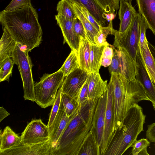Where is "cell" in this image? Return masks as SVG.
<instances>
[{"instance_id": "cell-1", "label": "cell", "mask_w": 155, "mask_h": 155, "mask_svg": "<svg viewBox=\"0 0 155 155\" xmlns=\"http://www.w3.org/2000/svg\"><path fill=\"white\" fill-rule=\"evenodd\" d=\"M0 22L15 42L28 52L41 44L42 31L38 13L32 5L11 11L3 10Z\"/></svg>"}, {"instance_id": "cell-2", "label": "cell", "mask_w": 155, "mask_h": 155, "mask_svg": "<svg viewBox=\"0 0 155 155\" xmlns=\"http://www.w3.org/2000/svg\"><path fill=\"white\" fill-rule=\"evenodd\" d=\"M98 100L89 101L74 116L58 140L54 155H78L91 130Z\"/></svg>"}, {"instance_id": "cell-3", "label": "cell", "mask_w": 155, "mask_h": 155, "mask_svg": "<svg viewBox=\"0 0 155 155\" xmlns=\"http://www.w3.org/2000/svg\"><path fill=\"white\" fill-rule=\"evenodd\" d=\"M110 74L114 90V133L122 125L133 105L142 100H150L143 88L135 78L130 81L117 73Z\"/></svg>"}, {"instance_id": "cell-4", "label": "cell", "mask_w": 155, "mask_h": 155, "mask_svg": "<svg viewBox=\"0 0 155 155\" xmlns=\"http://www.w3.org/2000/svg\"><path fill=\"white\" fill-rule=\"evenodd\" d=\"M146 115L141 107L135 104L129 109L122 124L114 133L104 155H121L131 147L143 130Z\"/></svg>"}, {"instance_id": "cell-5", "label": "cell", "mask_w": 155, "mask_h": 155, "mask_svg": "<svg viewBox=\"0 0 155 155\" xmlns=\"http://www.w3.org/2000/svg\"><path fill=\"white\" fill-rule=\"evenodd\" d=\"M65 78L59 70L51 74H43L39 81L34 84L35 101L37 104L44 108L52 106Z\"/></svg>"}, {"instance_id": "cell-6", "label": "cell", "mask_w": 155, "mask_h": 155, "mask_svg": "<svg viewBox=\"0 0 155 155\" xmlns=\"http://www.w3.org/2000/svg\"><path fill=\"white\" fill-rule=\"evenodd\" d=\"M28 52L25 48L17 43L12 58L14 64L18 66L20 74L23 82L24 99L34 102L35 98V83L32 72L33 65Z\"/></svg>"}, {"instance_id": "cell-7", "label": "cell", "mask_w": 155, "mask_h": 155, "mask_svg": "<svg viewBox=\"0 0 155 155\" xmlns=\"http://www.w3.org/2000/svg\"><path fill=\"white\" fill-rule=\"evenodd\" d=\"M141 15L137 12L134 16L127 30L123 33L114 29L113 35L114 45L117 49H124L136 63L137 56L140 50V28Z\"/></svg>"}, {"instance_id": "cell-8", "label": "cell", "mask_w": 155, "mask_h": 155, "mask_svg": "<svg viewBox=\"0 0 155 155\" xmlns=\"http://www.w3.org/2000/svg\"><path fill=\"white\" fill-rule=\"evenodd\" d=\"M114 53L109 71L111 73L119 74L130 81L135 78V63L124 49H116L114 46Z\"/></svg>"}, {"instance_id": "cell-9", "label": "cell", "mask_w": 155, "mask_h": 155, "mask_svg": "<svg viewBox=\"0 0 155 155\" xmlns=\"http://www.w3.org/2000/svg\"><path fill=\"white\" fill-rule=\"evenodd\" d=\"M55 147L50 138L45 142L19 144L2 151L0 155H54Z\"/></svg>"}, {"instance_id": "cell-10", "label": "cell", "mask_w": 155, "mask_h": 155, "mask_svg": "<svg viewBox=\"0 0 155 155\" xmlns=\"http://www.w3.org/2000/svg\"><path fill=\"white\" fill-rule=\"evenodd\" d=\"M107 100L105 115V125L101 155H104L114 134V110L113 84L110 78L107 87Z\"/></svg>"}, {"instance_id": "cell-11", "label": "cell", "mask_w": 155, "mask_h": 155, "mask_svg": "<svg viewBox=\"0 0 155 155\" xmlns=\"http://www.w3.org/2000/svg\"><path fill=\"white\" fill-rule=\"evenodd\" d=\"M107 100L106 90L98 99L94 111L91 130L100 151L103 139Z\"/></svg>"}, {"instance_id": "cell-12", "label": "cell", "mask_w": 155, "mask_h": 155, "mask_svg": "<svg viewBox=\"0 0 155 155\" xmlns=\"http://www.w3.org/2000/svg\"><path fill=\"white\" fill-rule=\"evenodd\" d=\"M21 137L23 143L45 142L50 139L48 127L41 119L33 120L27 125Z\"/></svg>"}, {"instance_id": "cell-13", "label": "cell", "mask_w": 155, "mask_h": 155, "mask_svg": "<svg viewBox=\"0 0 155 155\" xmlns=\"http://www.w3.org/2000/svg\"><path fill=\"white\" fill-rule=\"evenodd\" d=\"M89 74L78 68L65 77L61 86V93L77 98Z\"/></svg>"}, {"instance_id": "cell-14", "label": "cell", "mask_w": 155, "mask_h": 155, "mask_svg": "<svg viewBox=\"0 0 155 155\" xmlns=\"http://www.w3.org/2000/svg\"><path fill=\"white\" fill-rule=\"evenodd\" d=\"M135 78L143 88L155 110V87L146 70L140 50L135 63Z\"/></svg>"}, {"instance_id": "cell-15", "label": "cell", "mask_w": 155, "mask_h": 155, "mask_svg": "<svg viewBox=\"0 0 155 155\" xmlns=\"http://www.w3.org/2000/svg\"><path fill=\"white\" fill-rule=\"evenodd\" d=\"M55 19L60 28L64 38L63 43H67L71 51L77 54L78 50L80 38L76 34L74 28L73 20L67 18L58 14Z\"/></svg>"}, {"instance_id": "cell-16", "label": "cell", "mask_w": 155, "mask_h": 155, "mask_svg": "<svg viewBox=\"0 0 155 155\" xmlns=\"http://www.w3.org/2000/svg\"><path fill=\"white\" fill-rule=\"evenodd\" d=\"M74 116L70 117L67 116L61 101L59 109L54 120L51 125L48 127L50 137L54 147L65 128Z\"/></svg>"}, {"instance_id": "cell-17", "label": "cell", "mask_w": 155, "mask_h": 155, "mask_svg": "<svg viewBox=\"0 0 155 155\" xmlns=\"http://www.w3.org/2000/svg\"><path fill=\"white\" fill-rule=\"evenodd\" d=\"M107 80L104 81L98 73H91L88 77L89 100L98 99L107 90Z\"/></svg>"}, {"instance_id": "cell-18", "label": "cell", "mask_w": 155, "mask_h": 155, "mask_svg": "<svg viewBox=\"0 0 155 155\" xmlns=\"http://www.w3.org/2000/svg\"><path fill=\"white\" fill-rule=\"evenodd\" d=\"M139 14L144 17L148 28L155 35V0H136Z\"/></svg>"}, {"instance_id": "cell-19", "label": "cell", "mask_w": 155, "mask_h": 155, "mask_svg": "<svg viewBox=\"0 0 155 155\" xmlns=\"http://www.w3.org/2000/svg\"><path fill=\"white\" fill-rule=\"evenodd\" d=\"M118 12L120 23L118 32L123 33L130 26L134 15L137 13L132 4L124 1H120Z\"/></svg>"}, {"instance_id": "cell-20", "label": "cell", "mask_w": 155, "mask_h": 155, "mask_svg": "<svg viewBox=\"0 0 155 155\" xmlns=\"http://www.w3.org/2000/svg\"><path fill=\"white\" fill-rule=\"evenodd\" d=\"M72 3H80L84 6L94 18L99 25L105 27L107 23L106 13L96 0H68Z\"/></svg>"}, {"instance_id": "cell-21", "label": "cell", "mask_w": 155, "mask_h": 155, "mask_svg": "<svg viewBox=\"0 0 155 155\" xmlns=\"http://www.w3.org/2000/svg\"><path fill=\"white\" fill-rule=\"evenodd\" d=\"M3 33L0 41V63L5 59L12 58L17 43L7 30L3 28Z\"/></svg>"}, {"instance_id": "cell-22", "label": "cell", "mask_w": 155, "mask_h": 155, "mask_svg": "<svg viewBox=\"0 0 155 155\" xmlns=\"http://www.w3.org/2000/svg\"><path fill=\"white\" fill-rule=\"evenodd\" d=\"M21 136L15 133L8 126L6 127L0 135V152L8 149L21 142Z\"/></svg>"}, {"instance_id": "cell-23", "label": "cell", "mask_w": 155, "mask_h": 155, "mask_svg": "<svg viewBox=\"0 0 155 155\" xmlns=\"http://www.w3.org/2000/svg\"><path fill=\"white\" fill-rule=\"evenodd\" d=\"M90 43L86 38H80L79 46L77 54L79 67L87 72L91 73L89 66Z\"/></svg>"}, {"instance_id": "cell-24", "label": "cell", "mask_w": 155, "mask_h": 155, "mask_svg": "<svg viewBox=\"0 0 155 155\" xmlns=\"http://www.w3.org/2000/svg\"><path fill=\"white\" fill-rule=\"evenodd\" d=\"M146 39L145 41L141 55L147 72L154 85H155V62Z\"/></svg>"}, {"instance_id": "cell-25", "label": "cell", "mask_w": 155, "mask_h": 155, "mask_svg": "<svg viewBox=\"0 0 155 155\" xmlns=\"http://www.w3.org/2000/svg\"><path fill=\"white\" fill-rule=\"evenodd\" d=\"M105 46L98 47L95 44L90 43L89 63L91 73H99Z\"/></svg>"}, {"instance_id": "cell-26", "label": "cell", "mask_w": 155, "mask_h": 155, "mask_svg": "<svg viewBox=\"0 0 155 155\" xmlns=\"http://www.w3.org/2000/svg\"><path fill=\"white\" fill-rule=\"evenodd\" d=\"M71 4L77 18L80 20L83 25L87 39L90 43L95 44L94 38L99 31L85 17L75 4L71 3Z\"/></svg>"}, {"instance_id": "cell-27", "label": "cell", "mask_w": 155, "mask_h": 155, "mask_svg": "<svg viewBox=\"0 0 155 155\" xmlns=\"http://www.w3.org/2000/svg\"><path fill=\"white\" fill-rule=\"evenodd\" d=\"M78 155H101V152L90 130L82 143Z\"/></svg>"}, {"instance_id": "cell-28", "label": "cell", "mask_w": 155, "mask_h": 155, "mask_svg": "<svg viewBox=\"0 0 155 155\" xmlns=\"http://www.w3.org/2000/svg\"><path fill=\"white\" fill-rule=\"evenodd\" d=\"M61 101L65 112L68 117L75 115L80 110L77 98H72L61 93Z\"/></svg>"}, {"instance_id": "cell-29", "label": "cell", "mask_w": 155, "mask_h": 155, "mask_svg": "<svg viewBox=\"0 0 155 155\" xmlns=\"http://www.w3.org/2000/svg\"><path fill=\"white\" fill-rule=\"evenodd\" d=\"M114 30L112 21L109 22L107 26H100L99 31L94 38L95 44L98 47L108 45L109 44L106 41V38L109 35H113Z\"/></svg>"}, {"instance_id": "cell-30", "label": "cell", "mask_w": 155, "mask_h": 155, "mask_svg": "<svg viewBox=\"0 0 155 155\" xmlns=\"http://www.w3.org/2000/svg\"><path fill=\"white\" fill-rule=\"evenodd\" d=\"M80 68L77 54L71 51L59 69L64 74L65 77L76 69Z\"/></svg>"}, {"instance_id": "cell-31", "label": "cell", "mask_w": 155, "mask_h": 155, "mask_svg": "<svg viewBox=\"0 0 155 155\" xmlns=\"http://www.w3.org/2000/svg\"><path fill=\"white\" fill-rule=\"evenodd\" d=\"M56 10L58 14L71 20L77 18L71 3L68 0H61L58 3Z\"/></svg>"}, {"instance_id": "cell-32", "label": "cell", "mask_w": 155, "mask_h": 155, "mask_svg": "<svg viewBox=\"0 0 155 155\" xmlns=\"http://www.w3.org/2000/svg\"><path fill=\"white\" fill-rule=\"evenodd\" d=\"M14 61L12 58H8L0 63V82L9 81L12 76Z\"/></svg>"}, {"instance_id": "cell-33", "label": "cell", "mask_w": 155, "mask_h": 155, "mask_svg": "<svg viewBox=\"0 0 155 155\" xmlns=\"http://www.w3.org/2000/svg\"><path fill=\"white\" fill-rule=\"evenodd\" d=\"M150 145V141L147 138H142L136 140L131 146L132 155H149L147 148Z\"/></svg>"}, {"instance_id": "cell-34", "label": "cell", "mask_w": 155, "mask_h": 155, "mask_svg": "<svg viewBox=\"0 0 155 155\" xmlns=\"http://www.w3.org/2000/svg\"><path fill=\"white\" fill-rule=\"evenodd\" d=\"M99 6L106 13H113L119 8V0H96Z\"/></svg>"}, {"instance_id": "cell-35", "label": "cell", "mask_w": 155, "mask_h": 155, "mask_svg": "<svg viewBox=\"0 0 155 155\" xmlns=\"http://www.w3.org/2000/svg\"><path fill=\"white\" fill-rule=\"evenodd\" d=\"M61 87L58 90L55 100L52 105L47 125L48 127H50L52 124L59 110L61 101Z\"/></svg>"}, {"instance_id": "cell-36", "label": "cell", "mask_w": 155, "mask_h": 155, "mask_svg": "<svg viewBox=\"0 0 155 155\" xmlns=\"http://www.w3.org/2000/svg\"><path fill=\"white\" fill-rule=\"evenodd\" d=\"M114 46L109 44L105 46L103 51L101 66L106 67L111 64L114 55Z\"/></svg>"}, {"instance_id": "cell-37", "label": "cell", "mask_w": 155, "mask_h": 155, "mask_svg": "<svg viewBox=\"0 0 155 155\" xmlns=\"http://www.w3.org/2000/svg\"><path fill=\"white\" fill-rule=\"evenodd\" d=\"M88 78L83 85L80 94L77 98L79 109L85 105L89 101L88 98Z\"/></svg>"}, {"instance_id": "cell-38", "label": "cell", "mask_w": 155, "mask_h": 155, "mask_svg": "<svg viewBox=\"0 0 155 155\" xmlns=\"http://www.w3.org/2000/svg\"><path fill=\"white\" fill-rule=\"evenodd\" d=\"M31 5V0H12L4 10L11 11Z\"/></svg>"}, {"instance_id": "cell-39", "label": "cell", "mask_w": 155, "mask_h": 155, "mask_svg": "<svg viewBox=\"0 0 155 155\" xmlns=\"http://www.w3.org/2000/svg\"><path fill=\"white\" fill-rule=\"evenodd\" d=\"M74 4L79 9L85 17L99 31L101 25L87 9L81 4Z\"/></svg>"}, {"instance_id": "cell-40", "label": "cell", "mask_w": 155, "mask_h": 155, "mask_svg": "<svg viewBox=\"0 0 155 155\" xmlns=\"http://www.w3.org/2000/svg\"><path fill=\"white\" fill-rule=\"evenodd\" d=\"M148 26L145 18L142 16L140 20V40L139 47L140 50H142L143 48L145 41L147 39L146 32Z\"/></svg>"}, {"instance_id": "cell-41", "label": "cell", "mask_w": 155, "mask_h": 155, "mask_svg": "<svg viewBox=\"0 0 155 155\" xmlns=\"http://www.w3.org/2000/svg\"><path fill=\"white\" fill-rule=\"evenodd\" d=\"M73 25L75 32L78 37L84 39L87 38L83 25L77 17L73 20Z\"/></svg>"}, {"instance_id": "cell-42", "label": "cell", "mask_w": 155, "mask_h": 155, "mask_svg": "<svg viewBox=\"0 0 155 155\" xmlns=\"http://www.w3.org/2000/svg\"><path fill=\"white\" fill-rule=\"evenodd\" d=\"M146 136L150 142L155 143V122L148 125Z\"/></svg>"}, {"instance_id": "cell-43", "label": "cell", "mask_w": 155, "mask_h": 155, "mask_svg": "<svg viewBox=\"0 0 155 155\" xmlns=\"http://www.w3.org/2000/svg\"><path fill=\"white\" fill-rule=\"evenodd\" d=\"M10 115V114L3 107H0V122Z\"/></svg>"}, {"instance_id": "cell-44", "label": "cell", "mask_w": 155, "mask_h": 155, "mask_svg": "<svg viewBox=\"0 0 155 155\" xmlns=\"http://www.w3.org/2000/svg\"><path fill=\"white\" fill-rule=\"evenodd\" d=\"M148 44L155 62V46L149 42H148ZM154 86L155 87V85H154Z\"/></svg>"}, {"instance_id": "cell-45", "label": "cell", "mask_w": 155, "mask_h": 155, "mask_svg": "<svg viewBox=\"0 0 155 155\" xmlns=\"http://www.w3.org/2000/svg\"><path fill=\"white\" fill-rule=\"evenodd\" d=\"M115 17V15L113 13L107 14L106 13V19L108 21H112Z\"/></svg>"}, {"instance_id": "cell-46", "label": "cell", "mask_w": 155, "mask_h": 155, "mask_svg": "<svg viewBox=\"0 0 155 155\" xmlns=\"http://www.w3.org/2000/svg\"><path fill=\"white\" fill-rule=\"evenodd\" d=\"M125 1L126 2H127L129 3H130L131 4V2H132V0H119V1Z\"/></svg>"}, {"instance_id": "cell-47", "label": "cell", "mask_w": 155, "mask_h": 155, "mask_svg": "<svg viewBox=\"0 0 155 155\" xmlns=\"http://www.w3.org/2000/svg\"></svg>"}]
</instances>
